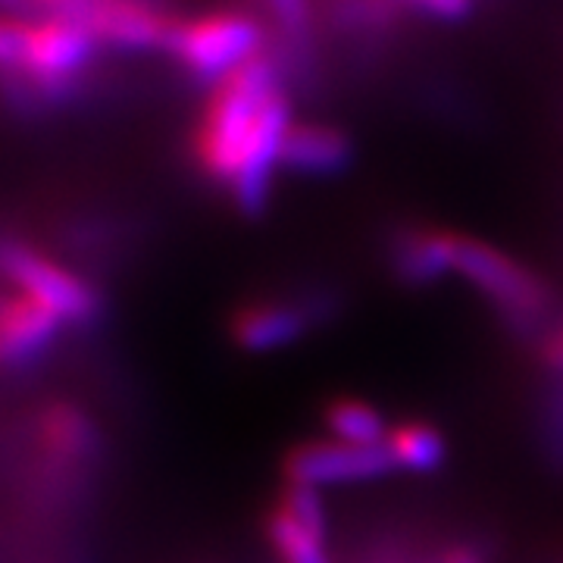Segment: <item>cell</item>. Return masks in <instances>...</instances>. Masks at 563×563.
<instances>
[{
  "instance_id": "15",
  "label": "cell",
  "mask_w": 563,
  "mask_h": 563,
  "mask_svg": "<svg viewBox=\"0 0 563 563\" xmlns=\"http://www.w3.org/2000/svg\"><path fill=\"white\" fill-rule=\"evenodd\" d=\"M542 444L558 470H563V379L551 391L542 417Z\"/></svg>"
},
{
  "instance_id": "3",
  "label": "cell",
  "mask_w": 563,
  "mask_h": 563,
  "mask_svg": "<svg viewBox=\"0 0 563 563\" xmlns=\"http://www.w3.org/2000/svg\"><path fill=\"white\" fill-rule=\"evenodd\" d=\"M444 269L473 288L507 325L520 332H544L551 317V288L523 261L476 235L444 229Z\"/></svg>"
},
{
  "instance_id": "18",
  "label": "cell",
  "mask_w": 563,
  "mask_h": 563,
  "mask_svg": "<svg viewBox=\"0 0 563 563\" xmlns=\"http://www.w3.org/2000/svg\"><path fill=\"white\" fill-rule=\"evenodd\" d=\"M554 563H563V558H558V561H554Z\"/></svg>"
},
{
  "instance_id": "2",
  "label": "cell",
  "mask_w": 563,
  "mask_h": 563,
  "mask_svg": "<svg viewBox=\"0 0 563 563\" xmlns=\"http://www.w3.org/2000/svg\"><path fill=\"white\" fill-rule=\"evenodd\" d=\"M107 54L73 16L0 13V85L29 101L76 95Z\"/></svg>"
},
{
  "instance_id": "6",
  "label": "cell",
  "mask_w": 563,
  "mask_h": 563,
  "mask_svg": "<svg viewBox=\"0 0 563 563\" xmlns=\"http://www.w3.org/2000/svg\"><path fill=\"white\" fill-rule=\"evenodd\" d=\"M398 473L385 444H347L339 439L298 444L285 457V483L303 488H335V485H361Z\"/></svg>"
},
{
  "instance_id": "7",
  "label": "cell",
  "mask_w": 563,
  "mask_h": 563,
  "mask_svg": "<svg viewBox=\"0 0 563 563\" xmlns=\"http://www.w3.org/2000/svg\"><path fill=\"white\" fill-rule=\"evenodd\" d=\"M263 532L279 563H335L325 507L313 488L285 483L279 501L266 514Z\"/></svg>"
},
{
  "instance_id": "9",
  "label": "cell",
  "mask_w": 563,
  "mask_h": 563,
  "mask_svg": "<svg viewBox=\"0 0 563 563\" xmlns=\"http://www.w3.org/2000/svg\"><path fill=\"white\" fill-rule=\"evenodd\" d=\"M354 161V141L347 132L322 120H298L282 141V169L291 176H339Z\"/></svg>"
},
{
  "instance_id": "13",
  "label": "cell",
  "mask_w": 563,
  "mask_h": 563,
  "mask_svg": "<svg viewBox=\"0 0 563 563\" xmlns=\"http://www.w3.org/2000/svg\"><path fill=\"white\" fill-rule=\"evenodd\" d=\"M325 429L329 439L347 444H385L391 422L369 401L361 398H335L325 407Z\"/></svg>"
},
{
  "instance_id": "16",
  "label": "cell",
  "mask_w": 563,
  "mask_h": 563,
  "mask_svg": "<svg viewBox=\"0 0 563 563\" xmlns=\"http://www.w3.org/2000/svg\"><path fill=\"white\" fill-rule=\"evenodd\" d=\"M539 351H542L544 366L558 379H563V320L544 325V332L539 335Z\"/></svg>"
},
{
  "instance_id": "17",
  "label": "cell",
  "mask_w": 563,
  "mask_h": 563,
  "mask_svg": "<svg viewBox=\"0 0 563 563\" xmlns=\"http://www.w3.org/2000/svg\"><path fill=\"white\" fill-rule=\"evenodd\" d=\"M439 563H485V558L470 544H451L448 551H442Z\"/></svg>"
},
{
  "instance_id": "12",
  "label": "cell",
  "mask_w": 563,
  "mask_h": 563,
  "mask_svg": "<svg viewBox=\"0 0 563 563\" xmlns=\"http://www.w3.org/2000/svg\"><path fill=\"white\" fill-rule=\"evenodd\" d=\"M385 448L398 473H435L448 454L439 426L422 420L395 422L385 435Z\"/></svg>"
},
{
  "instance_id": "11",
  "label": "cell",
  "mask_w": 563,
  "mask_h": 563,
  "mask_svg": "<svg viewBox=\"0 0 563 563\" xmlns=\"http://www.w3.org/2000/svg\"><path fill=\"white\" fill-rule=\"evenodd\" d=\"M63 322L25 295H10L0 301V361H16L35 354L57 335Z\"/></svg>"
},
{
  "instance_id": "1",
  "label": "cell",
  "mask_w": 563,
  "mask_h": 563,
  "mask_svg": "<svg viewBox=\"0 0 563 563\" xmlns=\"http://www.w3.org/2000/svg\"><path fill=\"white\" fill-rule=\"evenodd\" d=\"M295 91L273 44L210 85L191 132V161L242 213H261L273 195Z\"/></svg>"
},
{
  "instance_id": "10",
  "label": "cell",
  "mask_w": 563,
  "mask_h": 563,
  "mask_svg": "<svg viewBox=\"0 0 563 563\" xmlns=\"http://www.w3.org/2000/svg\"><path fill=\"white\" fill-rule=\"evenodd\" d=\"M388 269L407 285L420 288L448 276L444 269V229L404 225L388 239Z\"/></svg>"
},
{
  "instance_id": "4",
  "label": "cell",
  "mask_w": 563,
  "mask_h": 563,
  "mask_svg": "<svg viewBox=\"0 0 563 563\" xmlns=\"http://www.w3.org/2000/svg\"><path fill=\"white\" fill-rule=\"evenodd\" d=\"M269 44V29L257 10L220 7L181 16L166 57L195 81L217 85L229 73L263 54Z\"/></svg>"
},
{
  "instance_id": "8",
  "label": "cell",
  "mask_w": 563,
  "mask_h": 563,
  "mask_svg": "<svg viewBox=\"0 0 563 563\" xmlns=\"http://www.w3.org/2000/svg\"><path fill=\"white\" fill-rule=\"evenodd\" d=\"M3 273L10 276L20 295L41 303L44 310H51L60 322H85L98 310V298L88 288V282L79 279L63 263L35 254L29 247L7 251Z\"/></svg>"
},
{
  "instance_id": "14",
  "label": "cell",
  "mask_w": 563,
  "mask_h": 563,
  "mask_svg": "<svg viewBox=\"0 0 563 563\" xmlns=\"http://www.w3.org/2000/svg\"><path fill=\"white\" fill-rule=\"evenodd\" d=\"M44 442L51 451H57L63 457H76L88 448V426L76 410L69 407H54L44 417Z\"/></svg>"
},
{
  "instance_id": "5",
  "label": "cell",
  "mask_w": 563,
  "mask_h": 563,
  "mask_svg": "<svg viewBox=\"0 0 563 563\" xmlns=\"http://www.w3.org/2000/svg\"><path fill=\"white\" fill-rule=\"evenodd\" d=\"M332 298L325 295H266L239 303L229 320L232 342L242 351H279L303 339L317 322L329 317Z\"/></svg>"
}]
</instances>
